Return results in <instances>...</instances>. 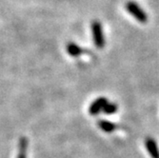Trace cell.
<instances>
[{
    "instance_id": "cell-8",
    "label": "cell",
    "mask_w": 159,
    "mask_h": 158,
    "mask_svg": "<svg viewBox=\"0 0 159 158\" xmlns=\"http://www.w3.org/2000/svg\"><path fill=\"white\" fill-rule=\"evenodd\" d=\"M116 111H117V105L114 103H107L103 109V111L107 114H112L114 112H116Z\"/></svg>"
},
{
    "instance_id": "cell-3",
    "label": "cell",
    "mask_w": 159,
    "mask_h": 158,
    "mask_svg": "<svg viewBox=\"0 0 159 158\" xmlns=\"http://www.w3.org/2000/svg\"><path fill=\"white\" fill-rule=\"evenodd\" d=\"M107 103H108V100L106 97H99L95 99L89 108V112L92 115H96L101 111H103Z\"/></svg>"
},
{
    "instance_id": "cell-7",
    "label": "cell",
    "mask_w": 159,
    "mask_h": 158,
    "mask_svg": "<svg viewBox=\"0 0 159 158\" xmlns=\"http://www.w3.org/2000/svg\"><path fill=\"white\" fill-rule=\"evenodd\" d=\"M98 126L101 130L105 133H112L115 129H116V126H115L113 123L108 121V120H99Z\"/></svg>"
},
{
    "instance_id": "cell-6",
    "label": "cell",
    "mask_w": 159,
    "mask_h": 158,
    "mask_svg": "<svg viewBox=\"0 0 159 158\" xmlns=\"http://www.w3.org/2000/svg\"><path fill=\"white\" fill-rule=\"evenodd\" d=\"M67 52L70 56H73V57H77V56L81 55V53L83 52L82 49L77 44L73 43V42L69 43L67 45Z\"/></svg>"
},
{
    "instance_id": "cell-4",
    "label": "cell",
    "mask_w": 159,
    "mask_h": 158,
    "mask_svg": "<svg viewBox=\"0 0 159 158\" xmlns=\"http://www.w3.org/2000/svg\"><path fill=\"white\" fill-rule=\"evenodd\" d=\"M146 148L152 158H159V150L156 142L152 138L148 137L146 139Z\"/></svg>"
},
{
    "instance_id": "cell-2",
    "label": "cell",
    "mask_w": 159,
    "mask_h": 158,
    "mask_svg": "<svg viewBox=\"0 0 159 158\" xmlns=\"http://www.w3.org/2000/svg\"><path fill=\"white\" fill-rule=\"evenodd\" d=\"M126 10L132 14V16L139 22L141 23H145L148 20V16H147V13L144 11L141 7L136 4L134 1H129L128 3H126L125 5Z\"/></svg>"
},
{
    "instance_id": "cell-1",
    "label": "cell",
    "mask_w": 159,
    "mask_h": 158,
    "mask_svg": "<svg viewBox=\"0 0 159 158\" xmlns=\"http://www.w3.org/2000/svg\"><path fill=\"white\" fill-rule=\"evenodd\" d=\"M92 32L94 45L97 49H103L105 46V38L103 34V29L99 21H93L92 23Z\"/></svg>"
},
{
    "instance_id": "cell-5",
    "label": "cell",
    "mask_w": 159,
    "mask_h": 158,
    "mask_svg": "<svg viewBox=\"0 0 159 158\" xmlns=\"http://www.w3.org/2000/svg\"><path fill=\"white\" fill-rule=\"evenodd\" d=\"M27 149H28V140L26 137H21L18 144V155L17 158H27Z\"/></svg>"
}]
</instances>
